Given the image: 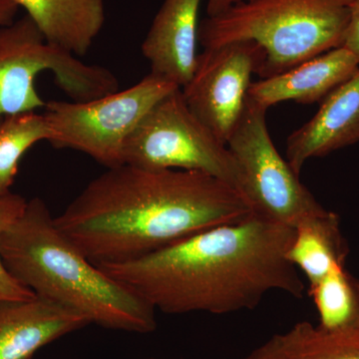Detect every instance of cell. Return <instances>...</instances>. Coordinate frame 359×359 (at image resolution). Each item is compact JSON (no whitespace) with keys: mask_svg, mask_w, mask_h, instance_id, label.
<instances>
[{"mask_svg":"<svg viewBox=\"0 0 359 359\" xmlns=\"http://www.w3.org/2000/svg\"><path fill=\"white\" fill-rule=\"evenodd\" d=\"M243 1H247V0H208L207 16L212 18V16L218 15L230 7Z\"/></svg>","mask_w":359,"mask_h":359,"instance_id":"cell-23","label":"cell"},{"mask_svg":"<svg viewBox=\"0 0 359 359\" xmlns=\"http://www.w3.org/2000/svg\"><path fill=\"white\" fill-rule=\"evenodd\" d=\"M123 157L124 164L144 169L210 175L240 192L237 165L228 146L189 109L181 88L149 111L130 135Z\"/></svg>","mask_w":359,"mask_h":359,"instance_id":"cell-7","label":"cell"},{"mask_svg":"<svg viewBox=\"0 0 359 359\" xmlns=\"http://www.w3.org/2000/svg\"><path fill=\"white\" fill-rule=\"evenodd\" d=\"M150 72L125 90L85 102L49 101L44 107L49 143L90 156L110 169L124 164L125 144L149 111L178 89Z\"/></svg>","mask_w":359,"mask_h":359,"instance_id":"cell-6","label":"cell"},{"mask_svg":"<svg viewBox=\"0 0 359 359\" xmlns=\"http://www.w3.org/2000/svg\"><path fill=\"white\" fill-rule=\"evenodd\" d=\"M47 41L77 57L86 55L106 21L104 0H14Z\"/></svg>","mask_w":359,"mask_h":359,"instance_id":"cell-14","label":"cell"},{"mask_svg":"<svg viewBox=\"0 0 359 359\" xmlns=\"http://www.w3.org/2000/svg\"><path fill=\"white\" fill-rule=\"evenodd\" d=\"M276 337L283 359H359V325L325 330L301 321Z\"/></svg>","mask_w":359,"mask_h":359,"instance_id":"cell-16","label":"cell"},{"mask_svg":"<svg viewBox=\"0 0 359 359\" xmlns=\"http://www.w3.org/2000/svg\"><path fill=\"white\" fill-rule=\"evenodd\" d=\"M351 0H247L200 22L199 43L212 48L250 40L263 48L261 79L344 46Z\"/></svg>","mask_w":359,"mask_h":359,"instance_id":"cell-4","label":"cell"},{"mask_svg":"<svg viewBox=\"0 0 359 359\" xmlns=\"http://www.w3.org/2000/svg\"><path fill=\"white\" fill-rule=\"evenodd\" d=\"M266 111L248 98L226 146L237 165L240 192L252 212L294 228L325 208L276 150L266 125Z\"/></svg>","mask_w":359,"mask_h":359,"instance_id":"cell-8","label":"cell"},{"mask_svg":"<svg viewBox=\"0 0 359 359\" xmlns=\"http://www.w3.org/2000/svg\"><path fill=\"white\" fill-rule=\"evenodd\" d=\"M318 311V327L325 330L359 325V280L346 268L335 269L309 285Z\"/></svg>","mask_w":359,"mask_h":359,"instance_id":"cell-17","label":"cell"},{"mask_svg":"<svg viewBox=\"0 0 359 359\" xmlns=\"http://www.w3.org/2000/svg\"><path fill=\"white\" fill-rule=\"evenodd\" d=\"M358 70V58L346 47H339L275 76L252 82L248 98L266 110L285 101L321 103Z\"/></svg>","mask_w":359,"mask_h":359,"instance_id":"cell-13","label":"cell"},{"mask_svg":"<svg viewBox=\"0 0 359 359\" xmlns=\"http://www.w3.org/2000/svg\"><path fill=\"white\" fill-rule=\"evenodd\" d=\"M243 359H283L276 335L266 340Z\"/></svg>","mask_w":359,"mask_h":359,"instance_id":"cell-21","label":"cell"},{"mask_svg":"<svg viewBox=\"0 0 359 359\" xmlns=\"http://www.w3.org/2000/svg\"><path fill=\"white\" fill-rule=\"evenodd\" d=\"M18 8L14 0H0V27L11 25L15 20Z\"/></svg>","mask_w":359,"mask_h":359,"instance_id":"cell-22","label":"cell"},{"mask_svg":"<svg viewBox=\"0 0 359 359\" xmlns=\"http://www.w3.org/2000/svg\"><path fill=\"white\" fill-rule=\"evenodd\" d=\"M48 124L43 114L25 112L0 121V196L11 192L23 155L40 141H48Z\"/></svg>","mask_w":359,"mask_h":359,"instance_id":"cell-18","label":"cell"},{"mask_svg":"<svg viewBox=\"0 0 359 359\" xmlns=\"http://www.w3.org/2000/svg\"><path fill=\"white\" fill-rule=\"evenodd\" d=\"M145 359H155V358H145Z\"/></svg>","mask_w":359,"mask_h":359,"instance_id":"cell-24","label":"cell"},{"mask_svg":"<svg viewBox=\"0 0 359 359\" xmlns=\"http://www.w3.org/2000/svg\"><path fill=\"white\" fill-rule=\"evenodd\" d=\"M351 15L344 46L353 52L359 60V0H351Z\"/></svg>","mask_w":359,"mask_h":359,"instance_id":"cell-20","label":"cell"},{"mask_svg":"<svg viewBox=\"0 0 359 359\" xmlns=\"http://www.w3.org/2000/svg\"><path fill=\"white\" fill-rule=\"evenodd\" d=\"M27 201L20 195L7 193L0 196V240L2 233L25 210ZM36 297L21 285L7 271L0 255V299H30Z\"/></svg>","mask_w":359,"mask_h":359,"instance_id":"cell-19","label":"cell"},{"mask_svg":"<svg viewBox=\"0 0 359 359\" xmlns=\"http://www.w3.org/2000/svg\"><path fill=\"white\" fill-rule=\"evenodd\" d=\"M202 0H164L142 43L151 73L180 88L197 67L199 11Z\"/></svg>","mask_w":359,"mask_h":359,"instance_id":"cell-10","label":"cell"},{"mask_svg":"<svg viewBox=\"0 0 359 359\" xmlns=\"http://www.w3.org/2000/svg\"><path fill=\"white\" fill-rule=\"evenodd\" d=\"M51 72L59 88L76 102L93 100L119 90L107 68L86 65L45 39L29 16L0 27V121L7 116L34 112L46 102L35 79Z\"/></svg>","mask_w":359,"mask_h":359,"instance_id":"cell-5","label":"cell"},{"mask_svg":"<svg viewBox=\"0 0 359 359\" xmlns=\"http://www.w3.org/2000/svg\"><path fill=\"white\" fill-rule=\"evenodd\" d=\"M359 141V70L321 102L320 109L287 140V162L301 175L311 158L325 157Z\"/></svg>","mask_w":359,"mask_h":359,"instance_id":"cell-11","label":"cell"},{"mask_svg":"<svg viewBox=\"0 0 359 359\" xmlns=\"http://www.w3.org/2000/svg\"><path fill=\"white\" fill-rule=\"evenodd\" d=\"M87 325L82 314L39 295L0 299V359H30L42 347Z\"/></svg>","mask_w":359,"mask_h":359,"instance_id":"cell-12","label":"cell"},{"mask_svg":"<svg viewBox=\"0 0 359 359\" xmlns=\"http://www.w3.org/2000/svg\"><path fill=\"white\" fill-rule=\"evenodd\" d=\"M250 212L242 194L210 175L123 164L92 180L54 219L101 264L138 259Z\"/></svg>","mask_w":359,"mask_h":359,"instance_id":"cell-2","label":"cell"},{"mask_svg":"<svg viewBox=\"0 0 359 359\" xmlns=\"http://www.w3.org/2000/svg\"><path fill=\"white\" fill-rule=\"evenodd\" d=\"M0 255L26 289L77 311L90 323L124 332H154L156 309L106 275L59 231L44 201H27L4 231Z\"/></svg>","mask_w":359,"mask_h":359,"instance_id":"cell-3","label":"cell"},{"mask_svg":"<svg viewBox=\"0 0 359 359\" xmlns=\"http://www.w3.org/2000/svg\"><path fill=\"white\" fill-rule=\"evenodd\" d=\"M294 236L292 226L252 212L138 259L96 266L156 311L233 313L257 308L273 290L304 297L285 257Z\"/></svg>","mask_w":359,"mask_h":359,"instance_id":"cell-1","label":"cell"},{"mask_svg":"<svg viewBox=\"0 0 359 359\" xmlns=\"http://www.w3.org/2000/svg\"><path fill=\"white\" fill-rule=\"evenodd\" d=\"M264 61L263 48L250 40L204 49L192 79L181 88L189 109L224 144L244 113L252 76Z\"/></svg>","mask_w":359,"mask_h":359,"instance_id":"cell-9","label":"cell"},{"mask_svg":"<svg viewBox=\"0 0 359 359\" xmlns=\"http://www.w3.org/2000/svg\"><path fill=\"white\" fill-rule=\"evenodd\" d=\"M294 229V240L285 257L306 276L309 285L335 269L346 268L349 248L339 215L323 209L302 219Z\"/></svg>","mask_w":359,"mask_h":359,"instance_id":"cell-15","label":"cell"}]
</instances>
